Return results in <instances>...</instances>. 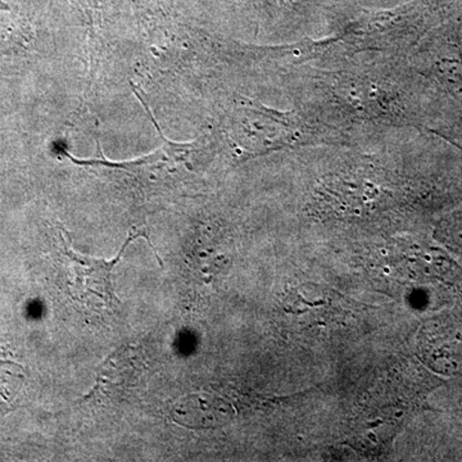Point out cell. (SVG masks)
Wrapping results in <instances>:
<instances>
[{"instance_id": "obj_1", "label": "cell", "mask_w": 462, "mask_h": 462, "mask_svg": "<svg viewBox=\"0 0 462 462\" xmlns=\"http://www.w3.org/2000/svg\"><path fill=\"white\" fill-rule=\"evenodd\" d=\"M138 236H142V234H138V236H133L132 234L125 242L118 256L115 260L105 261L76 254L74 249L67 245L66 240H63L62 236H60L63 247L62 254L66 258L67 264H69V276H71L69 289H71L72 296L78 298V300H85L88 296H94L99 298L107 305H112L115 302L118 303L117 298L115 297L114 287H112V272H114L116 264L120 263L125 248Z\"/></svg>"}, {"instance_id": "obj_2", "label": "cell", "mask_w": 462, "mask_h": 462, "mask_svg": "<svg viewBox=\"0 0 462 462\" xmlns=\"http://www.w3.org/2000/svg\"><path fill=\"white\" fill-rule=\"evenodd\" d=\"M449 230L454 236L462 240V209L454 216L448 225Z\"/></svg>"}]
</instances>
